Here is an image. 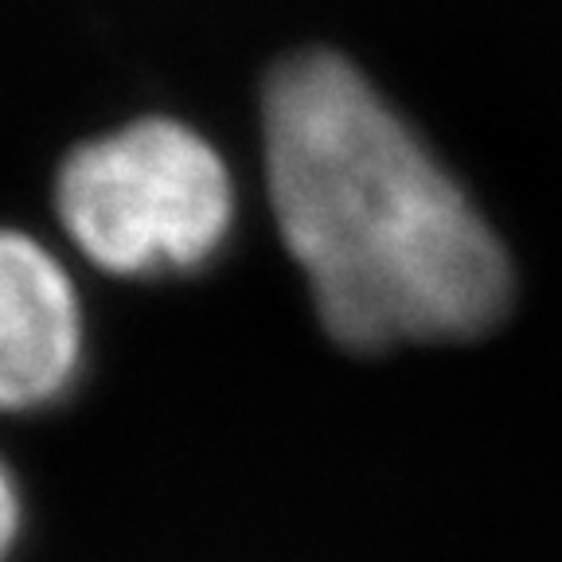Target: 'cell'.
<instances>
[{"instance_id":"obj_1","label":"cell","mask_w":562,"mask_h":562,"mask_svg":"<svg viewBox=\"0 0 562 562\" xmlns=\"http://www.w3.org/2000/svg\"><path fill=\"white\" fill-rule=\"evenodd\" d=\"M278 235L340 348L473 340L512 301V266L438 153L351 59L305 47L262 87Z\"/></svg>"},{"instance_id":"obj_2","label":"cell","mask_w":562,"mask_h":562,"mask_svg":"<svg viewBox=\"0 0 562 562\" xmlns=\"http://www.w3.org/2000/svg\"><path fill=\"white\" fill-rule=\"evenodd\" d=\"M55 211L98 270L137 281L184 278L223 255L235 227V180L192 125L140 117L63 160Z\"/></svg>"},{"instance_id":"obj_3","label":"cell","mask_w":562,"mask_h":562,"mask_svg":"<svg viewBox=\"0 0 562 562\" xmlns=\"http://www.w3.org/2000/svg\"><path fill=\"white\" fill-rule=\"evenodd\" d=\"M87 363V321L70 273L40 238L0 227V414L70 395Z\"/></svg>"},{"instance_id":"obj_4","label":"cell","mask_w":562,"mask_h":562,"mask_svg":"<svg viewBox=\"0 0 562 562\" xmlns=\"http://www.w3.org/2000/svg\"><path fill=\"white\" fill-rule=\"evenodd\" d=\"M20 524H24V508H20L16 476H12V469L0 461V562L9 559L12 547H16Z\"/></svg>"}]
</instances>
